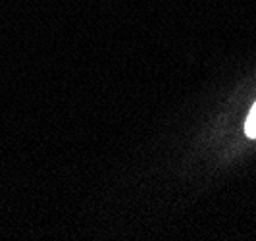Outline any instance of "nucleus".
Returning <instances> with one entry per match:
<instances>
[{
  "mask_svg": "<svg viewBox=\"0 0 256 241\" xmlns=\"http://www.w3.org/2000/svg\"><path fill=\"white\" fill-rule=\"evenodd\" d=\"M244 133H246L248 137L256 139V102L252 104L250 112H248V116H246V122H244Z\"/></svg>",
  "mask_w": 256,
  "mask_h": 241,
  "instance_id": "obj_1",
  "label": "nucleus"
}]
</instances>
